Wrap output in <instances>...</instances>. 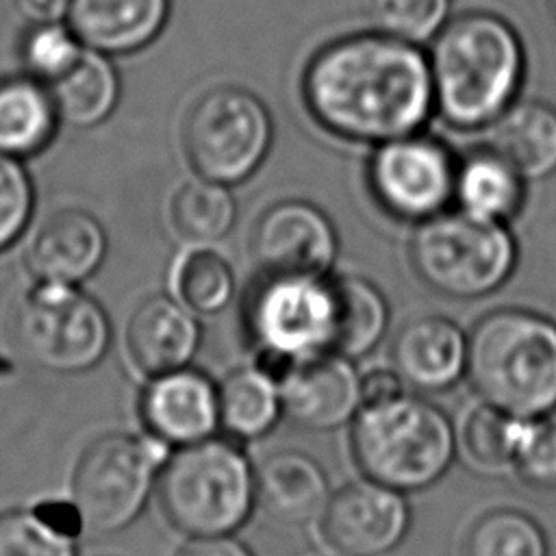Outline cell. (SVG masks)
I'll list each match as a JSON object with an SVG mask.
<instances>
[{
	"mask_svg": "<svg viewBox=\"0 0 556 556\" xmlns=\"http://www.w3.org/2000/svg\"><path fill=\"white\" fill-rule=\"evenodd\" d=\"M393 369L406 387L439 393L467 369V334L443 315H421L400 328L391 345Z\"/></svg>",
	"mask_w": 556,
	"mask_h": 556,
	"instance_id": "16",
	"label": "cell"
},
{
	"mask_svg": "<svg viewBox=\"0 0 556 556\" xmlns=\"http://www.w3.org/2000/svg\"><path fill=\"white\" fill-rule=\"evenodd\" d=\"M547 2V9H549V13L554 15V20H556V0H545Z\"/></svg>",
	"mask_w": 556,
	"mask_h": 556,
	"instance_id": "39",
	"label": "cell"
},
{
	"mask_svg": "<svg viewBox=\"0 0 556 556\" xmlns=\"http://www.w3.org/2000/svg\"><path fill=\"white\" fill-rule=\"evenodd\" d=\"M169 222L178 237L195 245L224 239L237 222V202L228 185L195 176L172 195Z\"/></svg>",
	"mask_w": 556,
	"mask_h": 556,
	"instance_id": "27",
	"label": "cell"
},
{
	"mask_svg": "<svg viewBox=\"0 0 556 556\" xmlns=\"http://www.w3.org/2000/svg\"><path fill=\"white\" fill-rule=\"evenodd\" d=\"M330 495L324 467L304 452L280 450L256 467V504L276 521L302 526L319 519Z\"/></svg>",
	"mask_w": 556,
	"mask_h": 556,
	"instance_id": "20",
	"label": "cell"
},
{
	"mask_svg": "<svg viewBox=\"0 0 556 556\" xmlns=\"http://www.w3.org/2000/svg\"><path fill=\"white\" fill-rule=\"evenodd\" d=\"M172 285L176 300L189 311L195 315H215L232 300L235 274L217 252L195 248L176 263Z\"/></svg>",
	"mask_w": 556,
	"mask_h": 556,
	"instance_id": "30",
	"label": "cell"
},
{
	"mask_svg": "<svg viewBox=\"0 0 556 556\" xmlns=\"http://www.w3.org/2000/svg\"><path fill=\"white\" fill-rule=\"evenodd\" d=\"M517 241L506 222L463 208L441 211L417 224L408 258L415 274L439 295L476 300L497 291L517 267Z\"/></svg>",
	"mask_w": 556,
	"mask_h": 556,
	"instance_id": "6",
	"label": "cell"
},
{
	"mask_svg": "<svg viewBox=\"0 0 556 556\" xmlns=\"http://www.w3.org/2000/svg\"><path fill=\"white\" fill-rule=\"evenodd\" d=\"M161 510L189 539L235 534L256 506V469L237 439L176 447L156 478Z\"/></svg>",
	"mask_w": 556,
	"mask_h": 556,
	"instance_id": "5",
	"label": "cell"
},
{
	"mask_svg": "<svg viewBox=\"0 0 556 556\" xmlns=\"http://www.w3.org/2000/svg\"><path fill=\"white\" fill-rule=\"evenodd\" d=\"M243 324L256 352L304 358L332 352L334 302L330 274L261 276L243 304Z\"/></svg>",
	"mask_w": 556,
	"mask_h": 556,
	"instance_id": "10",
	"label": "cell"
},
{
	"mask_svg": "<svg viewBox=\"0 0 556 556\" xmlns=\"http://www.w3.org/2000/svg\"><path fill=\"white\" fill-rule=\"evenodd\" d=\"M334 302L332 352L348 358H363L387 334L391 308L384 293L356 274L330 276Z\"/></svg>",
	"mask_w": 556,
	"mask_h": 556,
	"instance_id": "23",
	"label": "cell"
},
{
	"mask_svg": "<svg viewBox=\"0 0 556 556\" xmlns=\"http://www.w3.org/2000/svg\"><path fill=\"white\" fill-rule=\"evenodd\" d=\"M167 456V445L150 434L109 432L93 439L72 471V502L85 528L96 534L128 528L146 508Z\"/></svg>",
	"mask_w": 556,
	"mask_h": 556,
	"instance_id": "8",
	"label": "cell"
},
{
	"mask_svg": "<svg viewBox=\"0 0 556 556\" xmlns=\"http://www.w3.org/2000/svg\"><path fill=\"white\" fill-rule=\"evenodd\" d=\"M513 469L528 486L556 491V410L528 419Z\"/></svg>",
	"mask_w": 556,
	"mask_h": 556,
	"instance_id": "33",
	"label": "cell"
},
{
	"mask_svg": "<svg viewBox=\"0 0 556 556\" xmlns=\"http://www.w3.org/2000/svg\"><path fill=\"white\" fill-rule=\"evenodd\" d=\"M278 387L285 417L306 430H337L361 408V376L352 358L337 352L298 358Z\"/></svg>",
	"mask_w": 556,
	"mask_h": 556,
	"instance_id": "14",
	"label": "cell"
},
{
	"mask_svg": "<svg viewBox=\"0 0 556 556\" xmlns=\"http://www.w3.org/2000/svg\"><path fill=\"white\" fill-rule=\"evenodd\" d=\"M180 143L195 176L235 187L265 163L274 143V117L254 91L215 85L185 111Z\"/></svg>",
	"mask_w": 556,
	"mask_h": 556,
	"instance_id": "7",
	"label": "cell"
},
{
	"mask_svg": "<svg viewBox=\"0 0 556 556\" xmlns=\"http://www.w3.org/2000/svg\"><path fill=\"white\" fill-rule=\"evenodd\" d=\"M33 213V187L15 156L0 152V252L17 241Z\"/></svg>",
	"mask_w": 556,
	"mask_h": 556,
	"instance_id": "35",
	"label": "cell"
},
{
	"mask_svg": "<svg viewBox=\"0 0 556 556\" xmlns=\"http://www.w3.org/2000/svg\"><path fill=\"white\" fill-rule=\"evenodd\" d=\"M465 556H549V543L534 517L517 508H493L467 532Z\"/></svg>",
	"mask_w": 556,
	"mask_h": 556,
	"instance_id": "29",
	"label": "cell"
},
{
	"mask_svg": "<svg viewBox=\"0 0 556 556\" xmlns=\"http://www.w3.org/2000/svg\"><path fill=\"white\" fill-rule=\"evenodd\" d=\"M456 161L441 139L419 130L374 146L365 178L374 202L387 215L419 224L454 200Z\"/></svg>",
	"mask_w": 556,
	"mask_h": 556,
	"instance_id": "11",
	"label": "cell"
},
{
	"mask_svg": "<svg viewBox=\"0 0 556 556\" xmlns=\"http://www.w3.org/2000/svg\"><path fill=\"white\" fill-rule=\"evenodd\" d=\"M350 447L365 478L415 493L445 476L458 437L443 408L404 391L384 402L361 404L352 419Z\"/></svg>",
	"mask_w": 556,
	"mask_h": 556,
	"instance_id": "4",
	"label": "cell"
},
{
	"mask_svg": "<svg viewBox=\"0 0 556 556\" xmlns=\"http://www.w3.org/2000/svg\"><path fill=\"white\" fill-rule=\"evenodd\" d=\"M250 252L265 276H328L339 235L332 219L308 200H280L267 206L250 232Z\"/></svg>",
	"mask_w": 556,
	"mask_h": 556,
	"instance_id": "12",
	"label": "cell"
},
{
	"mask_svg": "<svg viewBox=\"0 0 556 556\" xmlns=\"http://www.w3.org/2000/svg\"><path fill=\"white\" fill-rule=\"evenodd\" d=\"M408 528L404 493L369 478L337 489L319 515L321 539L339 556H384L406 539Z\"/></svg>",
	"mask_w": 556,
	"mask_h": 556,
	"instance_id": "13",
	"label": "cell"
},
{
	"mask_svg": "<svg viewBox=\"0 0 556 556\" xmlns=\"http://www.w3.org/2000/svg\"><path fill=\"white\" fill-rule=\"evenodd\" d=\"M106 235L85 211H61L43 222L26 250V269L35 282L78 285L106 256Z\"/></svg>",
	"mask_w": 556,
	"mask_h": 556,
	"instance_id": "18",
	"label": "cell"
},
{
	"mask_svg": "<svg viewBox=\"0 0 556 556\" xmlns=\"http://www.w3.org/2000/svg\"><path fill=\"white\" fill-rule=\"evenodd\" d=\"M15 339L30 363L76 374L102 361L111 345V321L76 285L35 282L15 313Z\"/></svg>",
	"mask_w": 556,
	"mask_h": 556,
	"instance_id": "9",
	"label": "cell"
},
{
	"mask_svg": "<svg viewBox=\"0 0 556 556\" xmlns=\"http://www.w3.org/2000/svg\"><path fill=\"white\" fill-rule=\"evenodd\" d=\"M146 434L167 447L215 437L219 430L217 384L191 365L150 376L139 397Z\"/></svg>",
	"mask_w": 556,
	"mask_h": 556,
	"instance_id": "15",
	"label": "cell"
},
{
	"mask_svg": "<svg viewBox=\"0 0 556 556\" xmlns=\"http://www.w3.org/2000/svg\"><path fill=\"white\" fill-rule=\"evenodd\" d=\"M465 376L480 402L519 419L556 410V324L526 308H495L467 334Z\"/></svg>",
	"mask_w": 556,
	"mask_h": 556,
	"instance_id": "3",
	"label": "cell"
},
{
	"mask_svg": "<svg viewBox=\"0 0 556 556\" xmlns=\"http://www.w3.org/2000/svg\"><path fill=\"white\" fill-rule=\"evenodd\" d=\"M172 0H72L70 28L102 54H130L150 46L167 26Z\"/></svg>",
	"mask_w": 556,
	"mask_h": 556,
	"instance_id": "19",
	"label": "cell"
},
{
	"mask_svg": "<svg viewBox=\"0 0 556 556\" xmlns=\"http://www.w3.org/2000/svg\"><path fill=\"white\" fill-rule=\"evenodd\" d=\"M200 341L202 328L195 313L169 295L146 298L126 324V352L146 376L191 365Z\"/></svg>",
	"mask_w": 556,
	"mask_h": 556,
	"instance_id": "17",
	"label": "cell"
},
{
	"mask_svg": "<svg viewBox=\"0 0 556 556\" xmlns=\"http://www.w3.org/2000/svg\"><path fill=\"white\" fill-rule=\"evenodd\" d=\"M526 424L528 419L513 417L482 402L465 417L460 432L456 434L458 447L478 469L500 471L513 467Z\"/></svg>",
	"mask_w": 556,
	"mask_h": 556,
	"instance_id": "28",
	"label": "cell"
},
{
	"mask_svg": "<svg viewBox=\"0 0 556 556\" xmlns=\"http://www.w3.org/2000/svg\"><path fill=\"white\" fill-rule=\"evenodd\" d=\"M176 556H254L252 549L235 539L232 534L222 536H200L191 539L178 549Z\"/></svg>",
	"mask_w": 556,
	"mask_h": 556,
	"instance_id": "36",
	"label": "cell"
},
{
	"mask_svg": "<svg viewBox=\"0 0 556 556\" xmlns=\"http://www.w3.org/2000/svg\"><path fill=\"white\" fill-rule=\"evenodd\" d=\"M74 541L39 506L0 515V556H76Z\"/></svg>",
	"mask_w": 556,
	"mask_h": 556,
	"instance_id": "31",
	"label": "cell"
},
{
	"mask_svg": "<svg viewBox=\"0 0 556 556\" xmlns=\"http://www.w3.org/2000/svg\"><path fill=\"white\" fill-rule=\"evenodd\" d=\"M526 178L491 146L482 143L456 161L458 208L495 222H510L523 206Z\"/></svg>",
	"mask_w": 556,
	"mask_h": 556,
	"instance_id": "22",
	"label": "cell"
},
{
	"mask_svg": "<svg viewBox=\"0 0 556 556\" xmlns=\"http://www.w3.org/2000/svg\"><path fill=\"white\" fill-rule=\"evenodd\" d=\"M219 430L237 441L261 439L282 413L280 387L256 365L239 367L217 382Z\"/></svg>",
	"mask_w": 556,
	"mask_h": 556,
	"instance_id": "24",
	"label": "cell"
},
{
	"mask_svg": "<svg viewBox=\"0 0 556 556\" xmlns=\"http://www.w3.org/2000/svg\"><path fill=\"white\" fill-rule=\"evenodd\" d=\"M50 83L56 115L80 128L106 119L119 98L117 72L111 61L96 50H83L80 56Z\"/></svg>",
	"mask_w": 556,
	"mask_h": 556,
	"instance_id": "25",
	"label": "cell"
},
{
	"mask_svg": "<svg viewBox=\"0 0 556 556\" xmlns=\"http://www.w3.org/2000/svg\"><path fill=\"white\" fill-rule=\"evenodd\" d=\"M50 89L35 80L13 78L0 83V152L26 156L41 150L56 124Z\"/></svg>",
	"mask_w": 556,
	"mask_h": 556,
	"instance_id": "26",
	"label": "cell"
},
{
	"mask_svg": "<svg viewBox=\"0 0 556 556\" xmlns=\"http://www.w3.org/2000/svg\"><path fill=\"white\" fill-rule=\"evenodd\" d=\"M406 391L404 380L395 369H376L361 378V404H374L391 400Z\"/></svg>",
	"mask_w": 556,
	"mask_h": 556,
	"instance_id": "37",
	"label": "cell"
},
{
	"mask_svg": "<svg viewBox=\"0 0 556 556\" xmlns=\"http://www.w3.org/2000/svg\"><path fill=\"white\" fill-rule=\"evenodd\" d=\"M300 98L315 126L363 146L419 132L434 113L426 50L376 28L315 48L300 74Z\"/></svg>",
	"mask_w": 556,
	"mask_h": 556,
	"instance_id": "1",
	"label": "cell"
},
{
	"mask_svg": "<svg viewBox=\"0 0 556 556\" xmlns=\"http://www.w3.org/2000/svg\"><path fill=\"white\" fill-rule=\"evenodd\" d=\"M434 113L454 130L489 128L517 98L526 48L517 28L493 11H463L428 41Z\"/></svg>",
	"mask_w": 556,
	"mask_h": 556,
	"instance_id": "2",
	"label": "cell"
},
{
	"mask_svg": "<svg viewBox=\"0 0 556 556\" xmlns=\"http://www.w3.org/2000/svg\"><path fill=\"white\" fill-rule=\"evenodd\" d=\"M80 41L72 28L67 30L56 22L37 24L24 41L26 65L48 83L61 76L80 56Z\"/></svg>",
	"mask_w": 556,
	"mask_h": 556,
	"instance_id": "34",
	"label": "cell"
},
{
	"mask_svg": "<svg viewBox=\"0 0 556 556\" xmlns=\"http://www.w3.org/2000/svg\"><path fill=\"white\" fill-rule=\"evenodd\" d=\"M452 0H369L376 30L424 46L450 17Z\"/></svg>",
	"mask_w": 556,
	"mask_h": 556,
	"instance_id": "32",
	"label": "cell"
},
{
	"mask_svg": "<svg viewBox=\"0 0 556 556\" xmlns=\"http://www.w3.org/2000/svg\"><path fill=\"white\" fill-rule=\"evenodd\" d=\"M486 130L484 143L526 180H541L556 172V109L552 104L517 98Z\"/></svg>",
	"mask_w": 556,
	"mask_h": 556,
	"instance_id": "21",
	"label": "cell"
},
{
	"mask_svg": "<svg viewBox=\"0 0 556 556\" xmlns=\"http://www.w3.org/2000/svg\"><path fill=\"white\" fill-rule=\"evenodd\" d=\"M17 11L35 22V24H46V22H56L63 13H67L72 0H13Z\"/></svg>",
	"mask_w": 556,
	"mask_h": 556,
	"instance_id": "38",
	"label": "cell"
}]
</instances>
